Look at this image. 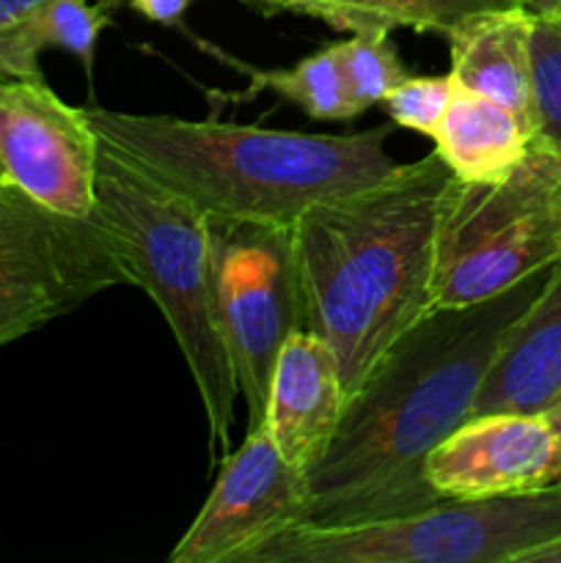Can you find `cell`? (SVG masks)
I'll list each match as a JSON object with an SVG mask.
<instances>
[{
	"mask_svg": "<svg viewBox=\"0 0 561 563\" xmlns=\"http://www.w3.org/2000/svg\"><path fill=\"white\" fill-rule=\"evenodd\" d=\"M553 267L473 306L429 308L388 346L306 471V522L361 526L443 504L424 473L427 456L471 418L495 352Z\"/></svg>",
	"mask_w": 561,
	"mask_h": 563,
	"instance_id": "1",
	"label": "cell"
},
{
	"mask_svg": "<svg viewBox=\"0 0 561 563\" xmlns=\"http://www.w3.org/2000/svg\"><path fill=\"white\" fill-rule=\"evenodd\" d=\"M451 170L438 154L317 203L292 225L302 328L336 352L350 396L429 311L435 225Z\"/></svg>",
	"mask_w": 561,
	"mask_h": 563,
	"instance_id": "2",
	"label": "cell"
},
{
	"mask_svg": "<svg viewBox=\"0 0 561 563\" xmlns=\"http://www.w3.org/2000/svg\"><path fill=\"white\" fill-rule=\"evenodd\" d=\"M86 115L102 152L207 218L295 225L317 203L377 185L402 168L385 148L394 124L314 135L105 108H86Z\"/></svg>",
	"mask_w": 561,
	"mask_h": 563,
	"instance_id": "3",
	"label": "cell"
},
{
	"mask_svg": "<svg viewBox=\"0 0 561 563\" xmlns=\"http://www.w3.org/2000/svg\"><path fill=\"white\" fill-rule=\"evenodd\" d=\"M91 218L130 284L141 286L163 311L207 412L209 465H220L231 454L240 388L215 308L209 218L108 152L99 154Z\"/></svg>",
	"mask_w": 561,
	"mask_h": 563,
	"instance_id": "4",
	"label": "cell"
},
{
	"mask_svg": "<svg viewBox=\"0 0 561 563\" xmlns=\"http://www.w3.org/2000/svg\"><path fill=\"white\" fill-rule=\"evenodd\" d=\"M561 258V157L531 146L504 181L443 187L429 308L490 300Z\"/></svg>",
	"mask_w": 561,
	"mask_h": 563,
	"instance_id": "5",
	"label": "cell"
},
{
	"mask_svg": "<svg viewBox=\"0 0 561 563\" xmlns=\"http://www.w3.org/2000/svg\"><path fill=\"white\" fill-rule=\"evenodd\" d=\"M561 539V484L451 498L394 520L289 528L245 563H517Z\"/></svg>",
	"mask_w": 561,
	"mask_h": 563,
	"instance_id": "6",
	"label": "cell"
},
{
	"mask_svg": "<svg viewBox=\"0 0 561 563\" xmlns=\"http://www.w3.org/2000/svg\"><path fill=\"white\" fill-rule=\"evenodd\" d=\"M209 247L220 333L251 432L262 427L275 357L302 328L292 225L209 218Z\"/></svg>",
	"mask_w": 561,
	"mask_h": 563,
	"instance_id": "7",
	"label": "cell"
},
{
	"mask_svg": "<svg viewBox=\"0 0 561 563\" xmlns=\"http://www.w3.org/2000/svg\"><path fill=\"white\" fill-rule=\"evenodd\" d=\"M130 284L97 220H72L0 190V346Z\"/></svg>",
	"mask_w": 561,
	"mask_h": 563,
	"instance_id": "8",
	"label": "cell"
},
{
	"mask_svg": "<svg viewBox=\"0 0 561 563\" xmlns=\"http://www.w3.org/2000/svg\"><path fill=\"white\" fill-rule=\"evenodd\" d=\"M99 137L86 108L66 104L44 77L0 80V179L38 207L88 220L97 207Z\"/></svg>",
	"mask_w": 561,
	"mask_h": 563,
	"instance_id": "9",
	"label": "cell"
},
{
	"mask_svg": "<svg viewBox=\"0 0 561 563\" xmlns=\"http://www.w3.org/2000/svg\"><path fill=\"white\" fill-rule=\"evenodd\" d=\"M218 467V482L170 550V563H245L275 537L306 522V471L280 454L264 427L251 429Z\"/></svg>",
	"mask_w": 561,
	"mask_h": 563,
	"instance_id": "10",
	"label": "cell"
},
{
	"mask_svg": "<svg viewBox=\"0 0 561 563\" xmlns=\"http://www.w3.org/2000/svg\"><path fill=\"white\" fill-rule=\"evenodd\" d=\"M427 482L451 498H493L561 484V451L544 416L468 418L427 456Z\"/></svg>",
	"mask_w": 561,
	"mask_h": 563,
	"instance_id": "11",
	"label": "cell"
},
{
	"mask_svg": "<svg viewBox=\"0 0 561 563\" xmlns=\"http://www.w3.org/2000/svg\"><path fill=\"white\" fill-rule=\"evenodd\" d=\"M344 401L336 352L322 335L295 330L275 357L262 418L280 454L308 471L333 440Z\"/></svg>",
	"mask_w": 561,
	"mask_h": 563,
	"instance_id": "12",
	"label": "cell"
},
{
	"mask_svg": "<svg viewBox=\"0 0 561 563\" xmlns=\"http://www.w3.org/2000/svg\"><path fill=\"white\" fill-rule=\"evenodd\" d=\"M561 401V258L537 300L495 352L471 418L490 412L542 416Z\"/></svg>",
	"mask_w": 561,
	"mask_h": 563,
	"instance_id": "13",
	"label": "cell"
},
{
	"mask_svg": "<svg viewBox=\"0 0 561 563\" xmlns=\"http://www.w3.org/2000/svg\"><path fill=\"white\" fill-rule=\"evenodd\" d=\"M531 20L528 9L487 11L457 27L446 42L454 86L501 102L534 130Z\"/></svg>",
	"mask_w": 561,
	"mask_h": 563,
	"instance_id": "14",
	"label": "cell"
},
{
	"mask_svg": "<svg viewBox=\"0 0 561 563\" xmlns=\"http://www.w3.org/2000/svg\"><path fill=\"white\" fill-rule=\"evenodd\" d=\"M432 152L460 181H504L534 146L531 124L482 93L457 88L432 132Z\"/></svg>",
	"mask_w": 561,
	"mask_h": 563,
	"instance_id": "15",
	"label": "cell"
},
{
	"mask_svg": "<svg viewBox=\"0 0 561 563\" xmlns=\"http://www.w3.org/2000/svg\"><path fill=\"white\" fill-rule=\"evenodd\" d=\"M264 14H297L319 20L341 33L369 27H413L449 38L457 27L487 11L528 9L526 0H242ZM531 11V9H528Z\"/></svg>",
	"mask_w": 561,
	"mask_h": 563,
	"instance_id": "16",
	"label": "cell"
},
{
	"mask_svg": "<svg viewBox=\"0 0 561 563\" xmlns=\"http://www.w3.org/2000/svg\"><path fill=\"white\" fill-rule=\"evenodd\" d=\"M119 0H44L28 16L0 31V77H42L38 55L50 47L75 55L94 71L97 42L113 20Z\"/></svg>",
	"mask_w": 561,
	"mask_h": 563,
	"instance_id": "17",
	"label": "cell"
},
{
	"mask_svg": "<svg viewBox=\"0 0 561 563\" xmlns=\"http://www.w3.org/2000/svg\"><path fill=\"white\" fill-rule=\"evenodd\" d=\"M258 91L275 93V97L295 104V108H300L302 113L317 121L358 119L355 110H352L350 93H346V82L344 75H341L333 44L308 55V58H300L295 66H286V69L251 71V86H248L245 99H251Z\"/></svg>",
	"mask_w": 561,
	"mask_h": 563,
	"instance_id": "18",
	"label": "cell"
},
{
	"mask_svg": "<svg viewBox=\"0 0 561 563\" xmlns=\"http://www.w3.org/2000/svg\"><path fill=\"white\" fill-rule=\"evenodd\" d=\"M333 49L355 115L366 113L369 108H377L385 93L410 75L407 66L402 64L391 31H383V27L350 33L346 38L336 42Z\"/></svg>",
	"mask_w": 561,
	"mask_h": 563,
	"instance_id": "19",
	"label": "cell"
},
{
	"mask_svg": "<svg viewBox=\"0 0 561 563\" xmlns=\"http://www.w3.org/2000/svg\"><path fill=\"white\" fill-rule=\"evenodd\" d=\"M531 104L534 146L561 157V14L544 11L531 20Z\"/></svg>",
	"mask_w": 561,
	"mask_h": 563,
	"instance_id": "20",
	"label": "cell"
},
{
	"mask_svg": "<svg viewBox=\"0 0 561 563\" xmlns=\"http://www.w3.org/2000/svg\"><path fill=\"white\" fill-rule=\"evenodd\" d=\"M454 93L451 75H407L383 97L380 108L394 126L432 137Z\"/></svg>",
	"mask_w": 561,
	"mask_h": 563,
	"instance_id": "21",
	"label": "cell"
},
{
	"mask_svg": "<svg viewBox=\"0 0 561 563\" xmlns=\"http://www.w3.org/2000/svg\"><path fill=\"white\" fill-rule=\"evenodd\" d=\"M193 0H130V9L157 25H179Z\"/></svg>",
	"mask_w": 561,
	"mask_h": 563,
	"instance_id": "22",
	"label": "cell"
},
{
	"mask_svg": "<svg viewBox=\"0 0 561 563\" xmlns=\"http://www.w3.org/2000/svg\"><path fill=\"white\" fill-rule=\"evenodd\" d=\"M44 0H0V31L31 14Z\"/></svg>",
	"mask_w": 561,
	"mask_h": 563,
	"instance_id": "23",
	"label": "cell"
},
{
	"mask_svg": "<svg viewBox=\"0 0 561 563\" xmlns=\"http://www.w3.org/2000/svg\"><path fill=\"white\" fill-rule=\"evenodd\" d=\"M517 563H561V539L542 544V548H534L528 553H522Z\"/></svg>",
	"mask_w": 561,
	"mask_h": 563,
	"instance_id": "24",
	"label": "cell"
},
{
	"mask_svg": "<svg viewBox=\"0 0 561 563\" xmlns=\"http://www.w3.org/2000/svg\"><path fill=\"white\" fill-rule=\"evenodd\" d=\"M542 416H544V421H548L550 432H553L556 443H559V451H561V401H559V405L550 407L548 412H542Z\"/></svg>",
	"mask_w": 561,
	"mask_h": 563,
	"instance_id": "25",
	"label": "cell"
},
{
	"mask_svg": "<svg viewBox=\"0 0 561 563\" xmlns=\"http://www.w3.org/2000/svg\"><path fill=\"white\" fill-rule=\"evenodd\" d=\"M561 0H526L528 9L534 11V14H544V11H556L559 9Z\"/></svg>",
	"mask_w": 561,
	"mask_h": 563,
	"instance_id": "26",
	"label": "cell"
},
{
	"mask_svg": "<svg viewBox=\"0 0 561 563\" xmlns=\"http://www.w3.org/2000/svg\"><path fill=\"white\" fill-rule=\"evenodd\" d=\"M0 80H3V77H0ZM0 190H6V185H3V179H0Z\"/></svg>",
	"mask_w": 561,
	"mask_h": 563,
	"instance_id": "27",
	"label": "cell"
},
{
	"mask_svg": "<svg viewBox=\"0 0 561 563\" xmlns=\"http://www.w3.org/2000/svg\"><path fill=\"white\" fill-rule=\"evenodd\" d=\"M556 11H559V14H561V3H559V9H556Z\"/></svg>",
	"mask_w": 561,
	"mask_h": 563,
	"instance_id": "28",
	"label": "cell"
}]
</instances>
